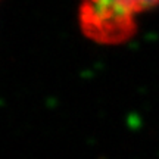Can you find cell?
<instances>
[{"label":"cell","instance_id":"6da1fadb","mask_svg":"<svg viewBox=\"0 0 159 159\" xmlns=\"http://www.w3.org/2000/svg\"><path fill=\"white\" fill-rule=\"evenodd\" d=\"M159 6V0H81L83 34L97 44H121L137 30V16Z\"/></svg>","mask_w":159,"mask_h":159}]
</instances>
